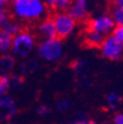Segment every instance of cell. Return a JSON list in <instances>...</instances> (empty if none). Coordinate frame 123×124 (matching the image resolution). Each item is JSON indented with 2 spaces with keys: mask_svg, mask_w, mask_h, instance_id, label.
<instances>
[{
  "mask_svg": "<svg viewBox=\"0 0 123 124\" xmlns=\"http://www.w3.org/2000/svg\"><path fill=\"white\" fill-rule=\"evenodd\" d=\"M48 8L42 0H13L9 2V13L19 22H34L48 18Z\"/></svg>",
  "mask_w": 123,
  "mask_h": 124,
  "instance_id": "6da1fadb",
  "label": "cell"
},
{
  "mask_svg": "<svg viewBox=\"0 0 123 124\" xmlns=\"http://www.w3.org/2000/svg\"><path fill=\"white\" fill-rule=\"evenodd\" d=\"M37 48V40L34 34L29 30H22L12 37L11 55L13 58L27 59Z\"/></svg>",
  "mask_w": 123,
  "mask_h": 124,
  "instance_id": "7a4b0ae2",
  "label": "cell"
},
{
  "mask_svg": "<svg viewBox=\"0 0 123 124\" xmlns=\"http://www.w3.org/2000/svg\"><path fill=\"white\" fill-rule=\"evenodd\" d=\"M37 54L41 60L46 62H57L62 59L64 48L62 41L58 38L42 40L37 46Z\"/></svg>",
  "mask_w": 123,
  "mask_h": 124,
  "instance_id": "3957f363",
  "label": "cell"
},
{
  "mask_svg": "<svg viewBox=\"0 0 123 124\" xmlns=\"http://www.w3.org/2000/svg\"><path fill=\"white\" fill-rule=\"evenodd\" d=\"M51 19L53 21L54 28L57 31V38L60 39V40L71 36L74 32L78 24L77 21L68 12L53 13Z\"/></svg>",
  "mask_w": 123,
  "mask_h": 124,
  "instance_id": "277c9868",
  "label": "cell"
},
{
  "mask_svg": "<svg viewBox=\"0 0 123 124\" xmlns=\"http://www.w3.org/2000/svg\"><path fill=\"white\" fill-rule=\"evenodd\" d=\"M102 57L111 61H119L123 55V42L116 40L112 36L105 37L104 41L99 48Z\"/></svg>",
  "mask_w": 123,
  "mask_h": 124,
  "instance_id": "5b68a950",
  "label": "cell"
},
{
  "mask_svg": "<svg viewBox=\"0 0 123 124\" xmlns=\"http://www.w3.org/2000/svg\"><path fill=\"white\" fill-rule=\"evenodd\" d=\"M114 28L115 24L109 13H100L88 20V29L97 31L105 37L110 36Z\"/></svg>",
  "mask_w": 123,
  "mask_h": 124,
  "instance_id": "8992f818",
  "label": "cell"
},
{
  "mask_svg": "<svg viewBox=\"0 0 123 124\" xmlns=\"http://www.w3.org/2000/svg\"><path fill=\"white\" fill-rule=\"evenodd\" d=\"M78 22H84L90 19V7L87 0H74L71 1L67 11Z\"/></svg>",
  "mask_w": 123,
  "mask_h": 124,
  "instance_id": "52a82bcc",
  "label": "cell"
},
{
  "mask_svg": "<svg viewBox=\"0 0 123 124\" xmlns=\"http://www.w3.org/2000/svg\"><path fill=\"white\" fill-rule=\"evenodd\" d=\"M17 103L13 98L6 95L0 99V122H10L17 113Z\"/></svg>",
  "mask_w": 123,
  "mask_h": 124,
  "instance_id": "ba28073f",
  "label": "cell"
},
{
  "mask_svg": "<svg viewBox=\"0 0 123 124\" xmlns=\"http://www.w3.org/2000/svg\"><path fill=\"white\" fill-rule=\"evenodd\" d=\"M37 32L42 38V40L57 38V31L51 18H44L43 20L39 21V24L37 27Z\"/></svg>",
  "mask_w": 123,
  "mask_h": 124,
  "instance_id": "9c48e42d",
  "label": "cell"
},
{
  "mask_svg": "<svg viewBox=\"0 0 123 124\" xmlns=\"http://www.w3.org/2000/svg\"><path fill=\"white\" fill-rule=\"evenodd\" d=\"M105 36L91 29H87L84 32V43L91 48H100L102 42L104 41Z\"/></svg>",
  "mask_w": 123,
  "mask_h": 124,
  "instance_id": "30bf717a",
  "label": "cell"
},
{
  "mask_svg": "<svg viewBox=\"0 0 123 124\" xmlns=\"http://www.w3.org/2000/svg\"><path fill=\"white\" fill-rule=\"evenodd\" d=\"M0 29L3 30L5 32H7L8 34H10V36L13 37L17 33H19L23 28H22V23L19 22V21H17L16 19H13L10 16V17H9V18L1 24Z\"/></svg>",
  "mask_w": 123,
  "mask_h": 124,
  "instance_id": "8fae6325",
  "label": "cell"
},
{
  "mask_svg": "<svg viewBox=\"0 0 123 124\" xmlns=\"http://www.w3.org/2000/svg\"><path fill=\"white\" fill-rule=\"evenodd\" d=\"M48 10L53 11V13L67 12L70 7V0H47L44 1Z\"/></svg>",
  "mask_w": 123,
  "mask_h": 124,
  "instance_id": "7c38bea8",
  "label": "cell"
},
{
  "mask_svg": "<svg viewBox=\"0 0 123 124\" xmlns=\"http://www.w3.org/2000/svg\"><path fill=\"white\" fill-rule=\"evenodd\" d=\"M16 60L11 54L0 55V75H8L15 69Z\"/></svg>",
  "mask_w": 123,
  "mask_h": 124,
  "instance_id": "4fadbf2b",
  "label": "cell"
},
{
  "mask_svg": "<svg viewBox=\"0 0 123 124\" xmlns=\"http://www.w3.org/2000/svg\"><path fill=\"white\" fill-rule=\"evenodd\" d=\"M11 44H12V36L0 29V55L10 54Z\"/></svg>",
  "mask_w": 123,
  "mask_h": 124,
  "instance_id": "5bb4252c",
  "label": "cell"
},
{
  "mask_svg": "<svg viewBox=\"0 0 123 124\" xmlns=\"http://www.w3.org/2000/svg\"><path fill=\"white\" fill-rule=\"evenodd\" d=\"M105 103L109 110L116 111L118 108L121 105V96L116 92H110L105 98Z\"/></svg>",
  "mask_w": 123,
  "mask_h": 124,
  "instance_id": "9a60e30c",
  "label": "cell"
},
{
  "mask_svg": "<svg viewBox=\"0 0 123 124\" xmlns=\"http://www.w3.org/2000/svg\"><path fill=\"white\" fill-rule=\"evenodd\" d=\"M109 15H110L111 19L113 20L115 26H123V8H118L112 6Z\"/></svg>",
  "mask_w": 123,
  "mask_h": 124,
  "instance_id": "2e32d148",
  "label": "cell"
},
{
  "mask_svg": "<svg viewBox=\"0 0 123 124\" xmlns=\"http://www.w3.org/2000/svg\"><path fill=\"white\" fill-rule=\"evenodd\" d=\"M10 89V77L9 75H0V99L8 95V92Z\"/></svg>",
  "mask_w": 123,
  "mask_h": 124,
  "instance_id": "e0dca14e",
  "label": "cell"
},
{
  "mask_svg": "<svg viewBox=\"0 0 123 124\" xmlns=\"http://www.w3.org/2000/svg\"><path fill=\"white\" fill-rule=\"evenodd\" d=\"M10 17L9 13V2L6 0H0V27Z\"/></svg>",
  "mask_w": 123,
  "mask_h": 124,
  "instance_id": "ac0fdd59",
  "label": "cell"
},
{
  "mask_svg": "<svg viewBox=\"0 0 123 124\" xmlns=\"http://www.w3.org/2000/svg\"><path fill=\"white\" fill-rule=\"evenodd\" d=\"M38 63L34 61V59H26L20 64V69L22 73H30L37 68Z\"/></svg>",
  "mask_w": 123,
  "mask_h": 124,
  "instance_id": "d6986e66",
  "label": "cell"
},
{
  "mask_svg": "<svg viewBox=\"0 0 123 124\" xmlns=\"http://www.w3.org/2000/svg\"><path fill=\"white\" fill-rule=\"evenodd\" d=\"M69 106H70L69 101L66 100V99L59 100L56 103V108H57V110H58L59 112H66L68 108H69Z\"/></svg>",
  "mask_w": 123,
  "mask_h": 124,
  "instance_id": "ffe728a7",
  "label": "cell"
},
{
  "mask_svg": "<svg viewBox=\"0 0 123 124\" xmlns=\"http://www.w3.org/2000/svg\"><path fill=\"white\" fill-rule=\"evenodd\" d=\"M111 36L113 38H115L116 40L123 42V26H115V28L113 29Z\"/></svg>",
  "mask_w": 123,
  "mask_h": 124,
  "instance_id": "44dd1931",
  "label": "cell"
},
{
  "mask_svg": "<svg viewBox=\"0 0 123 124\" xmlns=\"http://www.w3.org/2000/svg\"><path fill=\"white\" fill-rule=\"evenodd\" d=\"M22 83V77L20 74L13 75V77H10V84L11 88L12 86H19V85Z\"/></svg>",
  "mask_w": 123,
  "mask_h": 124,
  "instance_id": "7402d4cb",
  "label": "cell"
},
{
  "mask_svg": "<svg viewBox=\"0 0 123 124\" xmlns=\"http://www.w3.org/2000/svg\"><path fill=\"white\" fill-rule=\"evenodd\" d=\"M49 112H50V108H49L47 105H44V104H41V105H39L38 108H37V113H38V115H40V116L48 115Z\"/></svg>",
  "mask_w": 123,
  "mask_h": 124,
  "instance_id": "603a6c76",
  "label": "cell"
},
{
  "mask_svg": "<svg viewBox=\"0 0 123 124\" xmlns=\"http://www.w3.org/2000/svg\"><path fill=\"white\" fill-rule=\"evenodd\" d=\"M112 124H123V114L121 112H116L113 115V119L111 121Z\"/></svg>",
  "mask_w": 123,
  "mask_h": 124,
  "instance_id": "cb8c5ba5",
  "label": "cell"
},
{
  "mask_svg": "<svg viewBox=\"0 0 123 124\" xmlns=\"http://www.w3.org/2000/svg\"><path fill=\"white\" fill-rule=\"evenodd\" d=\"M113 6L118 8H123V0H115L113 2Z\"/></svg>",
  "mask_w": 123,
  "mask_h": 124,
  "instance_id": "d4e9b609",
  "label": "cell"
},
{
  "mask_svg": "<svg viewBox=\"0 0 123 124\" xmlns=\"http://www.w3.org/2000/svg\"><path fill=\"white\" fill-rule=\"evenodd\" d=\"M79 124H97L94 121H92V120H81V121H79Z\"/></svg>",
  "mask_w": 123,
  "mask_h": 124,
  "instance_id": "484cf974",
  "label": "cell"
},
{
  "mask_svg": "<svg viewBox=\"0 0 123 124\" xmlns=\"http://www.w3.org/2000/svg\"><path fill=\"white\" fill-rule=\"evenodd\" d=\"M100 124H112V123L109 122V121H104V122H102V123H100Z\"/></svg>",
  "mask_w": 123,
  "mask_h": 124,
  "instance_id": "4316f807",
  "label": "cell"
},
{
  "mask_svg": "<svg viewBox=\"0 0 123 124\" xmlns=\"http://www.w3.org/2000/svg\"><path fill=\"white\" fill-rule=\"evenodd\" d=\"M6 124H17V123H15V122L10 121V122H8V123H6Z\"/></svg>",
  "mask_w": 123,
  "mask_h": 124,
  "instance_id": "83f0119b",
  "label": "cell"
},
{
  "mask_svg": "<svg viewBox=\"0 0 123 124\" xmlns=\"http://www.w3.org/2000/svg\"><path fill=\"white\" fill-rule=\"evenodd\" d=\"M70 124H79V121H77V122H72V123H70Z\"/></svg>",
  "mask_w": 123,
  "mask_h": 124,
  "instance_id": "f1b7e54d",
  "label": "cell"
}]
</instances>
